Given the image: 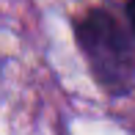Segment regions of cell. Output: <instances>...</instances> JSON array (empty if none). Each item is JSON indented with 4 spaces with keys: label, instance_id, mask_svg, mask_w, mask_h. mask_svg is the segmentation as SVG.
I'll list each match as a JSON object with an SVG mask.
<instances>
[{
    "label": "cell",
    "instance_id": "7a4b0ae2",
    "mask_svg": "<svg viewBox=\"0 0 135 135\" xmlns=\"http://www.w3.org/2000/svg\"><path fill=\"white\" fill-rule=\"evenodd\" d=\"M124 11H127V22H130V30H132V39H135V0H127Z\"/></svg>",
    "mask_w": 135,
    "mask_h": 135
},
{
    "label": "cell",
    "instance_id": "6da1fadb",
    "mask_svg": "<svg viewBox=\"0 0 135 135\" xmlns=\"http://www.w3.org/2000/svg\"><path fill=\"white\" fill-rule=\"evenodd\" d=\"M80 47L94 83L113 99L135 91V39L105 8H91L75 22Z\"/></svg>",
    "mask_w": 135,
    "mask_h": 135
}]
</instances>
